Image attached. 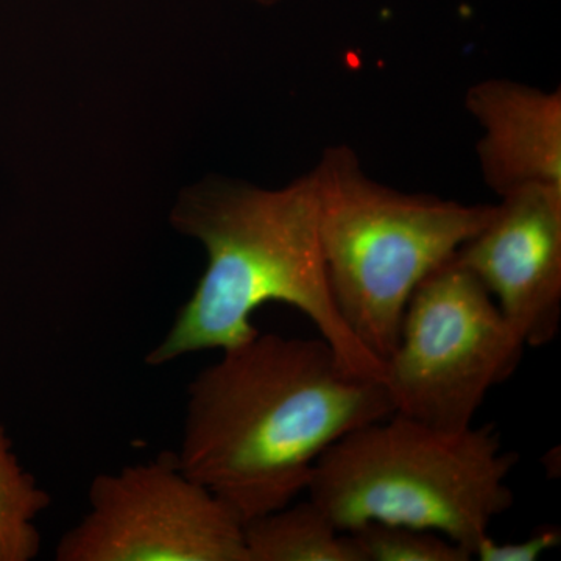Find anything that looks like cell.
Masks as SVG:
<instances>
[{
  "instance_id": "6da1fadb",
  "label": "cell",
  "mask_w": 561,
  "mask_h": 561,
  "mask_svg": "<svg viewBox=\"0 0 561 561\" xmlns=\"http://www.w3.org/2000/svg\"><path fill=\"white\" fill-rule=\"evenodd\" d=\"M391 413L386 386L346 370L324 339L257 332L192 379L176 459L249 523L308 490L332 443Z\"/></svg>"
},
{
  "instance_id": "7a4b0ae2",
  "label": "cell",
  "mask_w": 561,
  "mask_h": 561,
  "mask_svg": "<svg viewBox=\"0 0 561 561\" xmlns=\"http://www.w3.org/2000/svg\"><path fill=\"white\" fill-rule=\"evenodd\" d=\"M171 220L202 243L208 264L171 330L147 354L150 367L249 341L260 332L253 313L278 301L316 324L346 370L383 383L386 364L357 341L332 297L312 172L279 190L206 181L181 194Z\"/></svg>"
},
{
  "instance_id": "3957f363",
  "label": "cell",
  "mask_w": 561,
  "mask_h": 561,
  "mask_svg": "<svg viewBox=\"0 0 561 561\" xmlns=\"http://www.w3.org/2000/svg\"><path fill=\"white\" fill-rule=\"evenodd\" d=\"M518 460L493 424L442 430L393 412L332 443L306 491L343 534L370 523L412 527L472 556L512 507L507 481Z\"/></svg>"
},
{
  "instance_id": "277c9868",
  "label": "cell",
  "mask_w": 561,
  "mask_h": 561,
  "mask_svg": "<svg viewBox=\"0 0 561 561\" xmlns=\"http://www.w3.org/2000/svg\"><path fill=\"white\" fill-rule=\"evenodd\" d=\"M311 172L332 297L357 341L386 362L413 291L485 227L494 205L393 190L345 146L324 151Z\"/></svg>"
},
{
  "instance_id": "5b68a950",
  "label": "cell",
  "mask_w": 561,
  "mask_h": 561,
  "mask_svg": "<svg viewBox=\"0 0 561 561\" xmlns=\"http://www.w3.org/2000/svg\"><path fill=\"white\" fill-rule=\"evenodd\" d=\"M524 348L490 291L453 257L413 291L383 386L393 412L467 430L489 391L518 370Z\"/></svg>"
},
{
  "instance_id": "8992f818",
  "label": "cell",
  "mask_w": 561,
  "mask_h": 561,
  "mask_svg": "<svg viewBox=\"0 0 561 561\" xmlns=\"http://www.w3.org/2000/svg\"><path fill=\"white\" fill-rule=\"evenodd\" d=\"M55 560L249 561L245 523L164 453L95 476Z\"/></svg>"
},
{
  "instance_id": "52a82bcc",
  "label": "cell",
  "mask_w": 561,
  "mask_h": 561,
  "mask_svg": "<svg viewBox=\"0 0 561 561\" xmlns=\"http://www.w3.org/2000/svg\"><path fill=\"white\" fill-rule=\"evenodd\" d=\"M454 260L476 276L526 346H545L561 323V190L523 187Z\"/></svg>"
},
{
  "instance_id": "ba28073f",
  "label": "cell",
  "mask_w": 561,
  "mask_h": 561,
  "mask_svg": "<svg viewBox=\"0 0 561 561\" xmlns=\"http://www.w3.org/2000/svg\"><path fill=\"white\" fill-rule=\"evenodd\" d=\"M482 128L483 180L504 197L523 187L561 190V92L505 79L483 80L465 101Z\"/></svg>"
},
{
  "instance_id": "9c48e42d",
  "label": "cell",
  "mask_w": 561,
  "mask_h": 561,
  "mask_svg": "<svg viewBox=\"0 0 561 561\" xmlns=\"http://www.w3.org/2000/svg\"><path fill=\"white\" fill-rule=\"evenodd\" d=\"M249 561H365L316 502L286 505L245 523Z\"/></svg>"
},
{
  "instance_id": "30bf717a",
  "label": "cell",
  "mask_w": 561,
  "mask_h": 561,
  "mask_svg": "<svg viewBox=\"0 0 561 561\" xmlns=\"http://www.w3.org/2000/svg\"><path fill=\"white\" fill-rule=\"evenodd\" d=\"M49 505V493L22 467L0 424V561H31L38 556L36 519Z\"/></svg>"
},
{
  "instance_id": "8fae6325",
  "label": "cell",
  "mask_w": 561,
  "mask_h": 561,
  "mask_svg": "<svg viewBox=\"0 0 561 561\" xmlns=\"http://www.w3.org/2000/svg\"><path fill=\"white\" fill-rule=\"evenodd\" d=\"M365 561H470L467 549L430 530L370 523L353 531Z\"/></svg>"
},
{
  "instance_id": "7c38bea8",
  "label": "cell",
  "mask_w": 561,
  "mask_h": 561,
  "mask_svg": "<svg viewBox=\"0 0 561 561\" xmlns=\"http://www.w3.org/2000/svg\"><path fill=\"white\" fill-rule=\"evenodd\" d=\"M560 541L561 531L559 527L553 526H545L534 531L526 540L504 545L491 540L489 535L479 542L472 557L481 561H535L540 559L542 553L559 546Z\"/></svg>"
},
{
  "instance_id": "4fadbf2b",
  "label": "cell",
  "mask_w": 561,
  "mask_h": 561,
  "mask_svg": "<svg viewBox=\"0 0 561 561\" xmlns=\"http://www.w3.org/2000/svg\"><path fill=\"white\" fill-rule=\"evenodd\" d=\"M250 2L257 3V5L271 7L279 3L280 0H250Z\"/></svg>"
}]
</instances>
